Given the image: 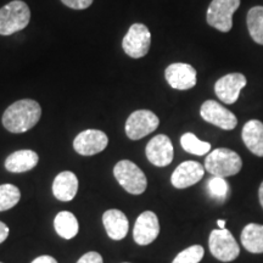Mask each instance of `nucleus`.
<instances>
[{
	"label": "nucleus",
	"instance_id": "f257e3e1",
	"mask_svg": "<svg viewBox=\"0 0 263 263\" xmlns=\"http://www.w3.org/2000/svg\"><path fill=\"white\" fill-rule=\"evenodd\" d=\"M42 116V107L35 100L22 99L6 108L3 115V126L11 133H25L32 129Z\"/></svg>",
	"mask_w": 263,
	"mask_h": 263
},
{
	"label": "nucleus",
	"instance_id": "f03ea898",
	"mask_svg": "<svg viewBox=\"0 0 263 263\" xmlns=\"http://www.w3.org/2000/svg\"><path fill=\"white\" fill-rule=\"evenodd\" d=\"M242 160L235 151L218 147L215 149L205 159V170L213 177L235 176L241 171Z\"/></svg>",
	"mask_w": 263,
	"mask_h": 263
},
{
	"label": "nucleus",
	"instance_id": "7ed1b4c3",
	"mask_svg": "<svg viewBox=\"0 0 263 263\" xmlns=\"http://www.w3.org/2000/svg\"><path fill=\"white\" fill-rule=\"evenodd\" d=\"M31 10L22 0H14L0 9V34L11 35L29 24Z\"/></svg>",
	"mask_w": 263,
	"mask_h": 263
},
{
	"label": "nucleus",
	"instance_id": "20e7f679",
	"mask_svg": "<svg viewBox=\"0 0 263 263\" xmlns=\"http://www.w3.org/2000/svg\"><path fill=\"white\" fill-rule=\"evenodd\" d=\"M114 176L120 185L132 195H140L146 190L147 179L145 174L129 160L117 162L114 168Z\"/></svg>",
	"mask_w": 263,
	"mask_h": 263
},
{
	"label": "nucleus",
	"instance_id": "39448f33",
	"mask_svg": "<svg viewBox=\"0 0 263 263\" xmlns=\"http://www.w3.org/2000/svg\"><path fill=\"white\" fill-rule=\"evenodd\" d=\"M239 6L240 0H212L207 9V24L219 32H229L233 27V15Z\"/></svg>",
	"mask_w": 263,
	"mask_h": 263
},
{
	"label": "nucleus",
	"instance_id": "423d86ee",
	"mask_svg": "<svg viewBox=\"0 0 263 263\" xmlns=\"http://www.w3.org/2000/svg\"><path fill=\"white\" fill-rule=\"evenodd\" d=\"M210 251L222 262H232L240 255V246L228 229L212 230L209 238Z\"/></svg>",
	"mask_w": 263,
	"mask_h": 263
},
{
	"label": "nucleus",
	"instance_id": "0eeeda50",
	"mask_svg": "<svg viewBox=\"0 0 263 263\" xmlns=\"http://www.w3.org/2000/svg\"><path fill=\"white\" fill-rule=\"evenodd\" d=\"M151 44V33L143 24H134L128 29L122 41L123 51L129 58L140 59L149 52Z\"/></svg>",
	"mask_w": 263,
	"mask_h": 263
},
{
	"label": "nucleus",
	"instance_id": "6e6552de",
	"mask_svg": "<svg viewBox=\"0 0 263 263\" xmlns=\"http://www.w3.org/2000/svg\"><path fill=\"white\" fill-rule=\"evenodd\" d=\"M159 124V117L153 111L137 110L128 117L126 122V134L132 140H139L155 132Z\"/></svg>",
	"mask_w": 263,
	"mask_h": 263
},
{
	"label": "nucleus",
	"instance_id": "1a4fd4ad",
	"mask_svg": "<svg viewBox=\"0 0 263 263\" xmlns=\"http://www.w3.org/2000/svg\"><path fill=\"white\" fill-rule=\"evenodd\" d=\"M200 115L206 122L224 130L234 129L238 124L235 115L215 100L205 101L200 108Z\"/></svg>",
	"mask_w": 263,
	"mask_h": 263
},
{
	"label": "nucleus",
	"instance_id": "9d476101",
	"mask_svg": "<svg viewBox=\"0 0 263 263\" xmlns=\"http://www.w3.org/2000/svg\"><path fill=\"white\" fill-rule=\"evenodd\" d=\"M108 138L104 132L98 129H85L81 132L73 140L76 153L82 156H93L106 149Z\"/></svg>",
	"mask_w": 263,
	"mask_h": 263
},
{
	"label": "nucleus",
	"instance_id": "9b49d317",
	"mask_svg": "<svg viewBox=\"0 0 263 263\" xmlns=\"http://www.w3.org/2000/svg\"><path fill=\"white\" fill-rule=\"evenodd\" d=\"M164 78L173 89L188 90L196 85V70L189 64L176 62L166 68Z\"/></svg>",
	"mask_w": 263,
	"mask_h": 263
},
{
	"label": "nucleus",
	"instance_id": "f8f14e48",
	"mask_svg": "<svg viewBox=\"0 0 263 263\" xmlns=\"http://www.w3.org/2000/svg\"><path fill=\"white\" fill-rule=\"evenodd\" d=\"M248 81L242 73H229L223 76L216 82L215 93L217 98L227 105L236 103L240 91L245 87Z\"/></svg>",
	"mask_w": 263,
	"mask_h": 263
},
{
	"label": "nucleus",
	"instance_id": "ddd939ff",
	"mask_svg": "<svg viewBox=\"0 0 263 263\" xmlns=\"http://www.w3.org/2000/svg\"><path fill=\"white\" fill-rule=\"evenodd\" d=\"M145 154L150 163L156 167H166L172 163L174 150L172 141L164 134H159L154 137L147 143Z\"/></svg>",
	"mask_w": 263,
	"mask_h": 263
},
{
	"label": "nucleus",
	"instance_id": "4468645a",
	"mask_svg": "<svg viewBox=\"0 0 263 263\" xmlns=\"http://www.w3.org/2000/svg\"><path fill=\"white\" fill-rule=\"evenodd\" d=\"M159 234L160 223L155 213L145 211L139 215L133 229L134 241L141 246L149 245L153 241H155Z\"/></svg>",
	"mask_w": 263,
	"mask_h": 263
},
{
	"label": "nucleus",
	"instance_id": "2eb2a0df",
	"mask_svg": "<svg viewBox=\"0 0 263 263\" xmlns=\"http://www.w3.org/2000/svg\"><path fill=\"white\" fill-rule=\"evenodd\" d=\"M205 174V167L196 161H185L174 170L171 177L172 185L177 189H185L200 182Z\"/></svg>",
	"mask_w": 263,
	"mask_h": 263
},
{
	"label": "nucleus",
	"instance_id": "dca6fc26",
	"mask_svg": "<svg viewBox=\"0 0 263 263\" xmlns=\"http://www.w3.org/2000/svg\"><path fill=\"white\" fill-rule=\"evenodd\" d=\"M103 223L107 235L112 240H122L127 236L129 222L120 210H107L103 215Z\"/></svg>",
	"mask_w": 263,
	"mask_h": 263
},
{
	"label": "nucleus",
	"instance_id": "f3484780",
	"mask_svg": "<svg viewBox=\"0 0 263 263\" xmlns=\"http://www.w3.org/2000/svg\"><path fill=\"white\" fill-rule=\"evenodd\" d=\"M78 190V179L70 171L59 173L52 183V194L60 201L67 202L74 199Z\"/></svg>",
	"mask_w": 263,
	"mask_h": 263
},
{
	"label": "nucleus",
	"instance_id": "a211bd4d",
	"mask_svg": "<svg viewBox=\"0 0 263 263\" xmlns=\"http://www.w3.org/2000/svg\"><path fill=\"white\" fill-rule=\"evenodd\" d=\"M241 138L246 147L258 157H263V123L251 120L242 127Z\"/></svg>",
	"mask_w": 263,
	"mask_h": 263
},
{
	"label": "nucleus",
	"instance_id": "6ab92c4d",
	"mask_svg": "<svg viewBox=\"0 0 263 263\" xmlns=\"http://www.w3.org/2000/svg\"><path fill=\"white\" fill-rule=\"evenodd\" d=\"M38 154L32 150H18L5 160V168L11 173H24L37 166Z\"/></svg>",
	"mask_w": 263,
	"mask_h": 263
},
{
	"label": "nucleus",
	"instance_id": "aec40b11",
	"mask_svg": "<svg viewBox=\"0 0 263 263\" xmlns=\"http://www.w3.org/2000/svg\"><path fill=\"white\" fill-rule=\"evenodd\" d=\"M241 244L251 254H263V224L249 223L242 229Z\"/></svg>",
	"mask_w": 263,
	"mask_h": 263
},
{
	"label": "nucleus",
	"instance_id": "412c9836",
	"mask_svg": "<svg viewBox=\"0 0 263 263\" xmlns=\"http://www.w3.org/2000/svg\"><path fill=\"white\" fill-rule=\"evenodd\" d=\"M54 227L58 234L61 238L67 240L74 238L77 235L78 229H80L77 218H76L73 213L68 211H62L58 213L54 219Z\"/></svg>",
	"mask_w": 263,
	"mask_h": 263
},
{
	"label": "nucleus",
	"instance_id": "4be33fe9",
	"mask_svg": "<svg viewBox=\"0 0 263 263\" xmlns=\"http://www.w3.org/2000/svg\"><path fill=\"white\" fill-rule=\"evenodd\" d=\"M246 24L254 42L263 45V6H255L249 10Z\"/></svg>",
	"mask_w": 263,
	"mask_h": 263
},
{
	"label": "nucleus",
	"instance_id": "5701e85b",
	"mask_svg": "<svg viewBox=\"0 0 263 263\" xmlns=\"http://www.w3.org/2000/svg\"><path fill=\"white\" fill-rule=\"evenodd\" d=\"M180 145L186 153L196 156H203L211 151V144L202 141L193 133H185L180 138Z\"/></svg>",
	"mask_w": 263,
	"mask_h": 263
},
{
	"label": "nucleus",
	"instance_id": "b1692460",
	"mask_svg": "<svg viewBox=\"0 0 263 263\" xmlns=\"http://www.w3.org/2000/svg\"><path fill=\"white\" fill-rule=\"evenodd\" d=\"M21 199V192L12 184L0 185V212L12 209Z\"/></svg>",
	"mask_w": 263,
	"mask_h": 263
},
{
	"label": "nucleus",
	"instance_id": "393cba45",
	"mask_svg": "<svg viewBox=\"0 0 263 263\" xmlns=\"http://www.w3.org/2000/svg\"><path fill=\"white\" fill-rule=\"evenodd\" d=\"M207 190H209L210 195L217 201H224L228 196L229 186L228 183L222 177H212L211 179L207 182Z\"/></svg>",
	"mask_w": 263,
	"mask_h": 263
},
{
	"label": "nucleus",
	"instance_id": "a878e982",
	"mask_svg": "<svg viewBox=\"0 0 263 263\" xmlns=\"http://www.w3.org/2000/svg\"><path fill=\"white\" fill-rule=\"evenodd\" d=\"M205 255L201 245H193L176 256L172 263H200Z\"/></svg>",
	"mask_w": 263,
	"mask_h": 263
},
{
	"label": "nucleus",
	"instance_id": "bb28decb",
	"mask_svg": "<svg viewBox=\"0 0 263 263\" xmlns=\"http://www.w3.org/2000/svg\"><path fill=\"white\" fill-rule=\"evenodd\" d=\"M66 6L74 10H84L93 4V0H61Z\"/></svg>",
	"mask_w": 263,
	"mask_h": 263
},
{
	"label": "nucleus",
	"instance_id": "cd10ccee",
	"mask_svg": "<svg viewBox=\"0 0 263 263\" xmlns=\"http://www.w3.org/2000/svg\"><path fill=\"white\" fill-rule=\"evenodd\" d=\"M77 263H104V262L100 254H98V252L95 251H90L82 256V257L78 259Z\"/></svg>",
	"mask_w": 263,
	"mask_h": 263
},
{
	"label": "nucleus",
	"instance_id": "c85d7f7f",
	"mask_svg": "<svg viewBox=\"0 0 263 263\" xmlns=\"http://www.w3.org/2000/svg\"><path fill=\"white\" fill-rule=\"evenodd\" d=\"M9 236V228L5 223L0 222V244L4 242Z\"/></svg>",
	"mask_w": 263,
	"mask_h": 263
},
{
	"label": "nucleus",
	"instance_id": "c756f323",
	"mask_svg": "<svg viewBox=\"0 0 263 263\" xmlns=\"http://www.w3.org/2000/svg\"><path fill=\"white\" fill-rule=\"evenodd\" d=\"M32 263H58L57 259L54 257H51V256H48V255H44V256H39L35 259H33Z\"/></svg>",
	"mask_w": 263,
	"mask_h": 263
},
{
	"label": "nucleus",
	"instance_id": "7c9ffc66",
	"mask_svg": "<svg viewBox=\"0 0 263 263\" xmlns=\"http://www.w3.org/2000/svg\"><path fill=\"white\" fill-rule=\"evenodd\" d=\"M258 197H259V203H261V206H262V209H263V182L261 183V185H259Z\"/></svg>",
	"mask_w": 263,
	"mask_h": 263
},
{
	"label": "nucleus",
	"instance_id": "2f4dec72",
	"mask_svg": "<svg viewBox=\"0 0 263 263\" xmlns=\"http://www.w3.org/2000/svg\"><path fill=\"white\" fill-rule=\"evenodd\" d=\"M217 224H218L219 229H224L226 228V221H224V219H218V221H217Z\"/></svg>",
	"mask_w": 263,
	"mask_h": 263
},
{
	"label": "nucleus",
	"instance_id": "473e14b6",
	"mask_svg": "<svg viewBox=\"0 0 263 263\" xmlns=\"http://www.w3.org/2000/svg\"><path fill=\"white\" fill-rule=\"evenodd\" d=\"M0 263H2V262H0Z\"/></svg>",
	"mask_w": 263,
	"mask_h": 263
}]
</instances>
